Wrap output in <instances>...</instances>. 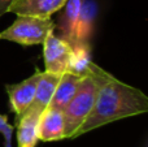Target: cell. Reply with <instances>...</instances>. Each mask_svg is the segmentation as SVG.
Listing matches in <instances>:
<instances>
[{"instance_id": "16", "label": "cell", "mask_w": 148, "mask_h": 147, "mask_svg": "<svg viewBox=\"0 0 148 147\" xmlns=\"http://www.w3.org/2000/svg\"><path fill=\"white\" fill-rule=\"evenodd\" d=\"M4 147H13V145H12V138H5Z\"/></svg>"}, {"instance_id": "15", "label": "cell", "mask_w": 148, "mask_h": 147, "mask_svg": "<svg viewBox=\"0 0 148 147\" xmlns=\"http://www.w3.org/2000/svg\"><path fill=\"white\" fill-rule=\"evenodd\" d=\"M13 3H14V0H0V17L9 12Z\"/></svg>"}, {"instance_id": "2", "label": "cell", "mask_w": 148, "mask_h": 147, "mask_svg": "<svg viewBox=\"0 0 148 147\" xmlns=\"http://www.w3.org/2000/svg\"><path fill=\"white\" fill-rule=\"evenodd\" d=\"M103 72L104 69L92 63L90 73L82 78L75 94L62 109L65 121V138H73L75 132L92 111Z\"/></svg>"}, {"instance_id": "6", "label": "cell", "mask_w": 148, "mask_h": 147, "mask_svg": "<svg viewBox=\"0 0 148 147\" xmlns=\"http://www.w3.org/2000/svg\"><path fill=\"white\" fill-rule=\"evenodd\" d=\"M38 138L43 142L64 139L65 121L62 111L47 107L42 112L38 122Z\"/></svg>"}, {"instance_id": "9", "label": "cell", "mask_w": 148, "mask_h": 147, "mask_svg": "<svg viewBox=\"0 0 148 147\" xmlns=\"http://www.w3.org/2000/svg\"><path fill=\"white\" fill-rule=\"evenodd\" d=\"M97 14V7L94 0H83L81 12L77 18L73 31V42L88 43L94 31L95 18Z\"/></svg>"}, {"instance_id": "3", "label": "cell", "mask_w": 148, "mask_h": 147, "mask_svg": "<svg viewBox=\"0 0 148 147\" xmlns=\"http://www.w3.org/2000/svg\"><path fill=\"white\" fill-rule=\"evenodd\" d=\"M55 27L56 25L51 17L17 16L14 22L0 33V39L21 46H36L43 43L47 36L53 33Z\"/></svg>"}, {"instance_id": "10", "label": "cell", "mask_w": 148, "mask_h": 147, "mask_svg": "<svg viewBox=\"0 0 148 147\" xmlns=\"http://www.w3.org/2000/svg\"><path fill=\"white\" fill-rule=\"evenodd\" d=\"M60 77L61 76H59V74L42 72L39 81H38V85H36L34 100L27 109H34V111L42 113L49 106V103H51V99L53 96L55 90H56V86L60 81Z\"/></svg>"}, {"instance_id": "12", "label": "cell", "mask_w": 148, "mask_h": 147, "mask_svg": "<svg viewBox=\"0 0 148 147\" xmlns=\"http://www.w3.org/2000/svg\"><path fill=\"white\" fill-rule=\"evenodd\" d=\"M83 0H66L65 4L62 5L61 13L59 16V21H57V27L60 31V36L68 41L70 44L73 43V31L74 26H75L77 18L81 12Z\"/></svg>"}, {"instance_id": "4", "label": "cell", "mask_w": 148, "mask_h": 147, "mask_svg": "<svg viewBox=\"0 0 148 147\" xmlns=\"http://www.w3.org/2000/svg\"><path fill=\"white\" fill-rule=\"evenodd\" d=\"M43 60H44V72L52 74H64L68 72L72 44L61 36L49 34L43 42Z\"/></svg>"}, {"instance_id": "1", "label": "cell", "mask_w": 148, "mask_h": 147, "mask_svg": "<svg viewBox=\"0 0 148 147\" xmlns=\"http://www.w3.org/2000/svg\"><path fill=\"white\" fill-rule=\"evenodd\" d=\"M148 112V98L139 89L133 87L103 72L95 104L88 117L79 126L73 138L81 137L94 129L121 119Z\"/></svg>"}, {"instance_id": "14", "label": "cell", "mask_w": 148, "mask_h": 147, "mask_svg": "<svg viewBox=\"0 0 148 147\" xmlns=\"http://www.w3.org/2000/svg\"><path fill=\"white\" fill-rule=\"evenodd\" d=\"M0 133L4 135V139L13 137V125L8 122V117L5 115H0Z\"/></svg>"}, {"instance_id": "5", "label": "cell", "mask_w": 148, "mask_h": 147, "mask_svg": "<svg viewBox=\"0 0 148 147\" xmlns=\"http://www.w3.org/2000/svg\"><path fill=\"white\" fill-rule=\"evenodd\" d=\"M40 74L42 72L39 69H36L34 74H31L29 78L23 80L22 82L5 86L8 98H9L10 109L16 115V121L25 113L26 109L33 103L36 91V85H38Z\"/></svg>"}, {"instance_id": "8", "label": "cell", "mask_w": 148, "mask_h": 147, "mask_svg": "<svg viewBox=\"0 0 148 147\" xmlns=\"http://www.w3.org/2000/svg\"><path fill=\"white\" fill-rule=\"evenodd\" d=\"M40 112L26 109L16 121L17 126V147H35L38 143V122Z\"/></svg>"}, {"instance_id": "11", "label": "cell", "mask_w": 148, "mask_h": 147, "mask_svg": "<svg viewBox=\"0 0 148 147\" xmlns=\"http://www.w3.org/2000/svg\"><path fill=\"white\" fill-rule=\"evenodd\" d=\"M82 78L83 77L73 74L70 72H65L64 74H61L48 107L62 111L66 107V104L70 102V99L73 98V95L75 94Z\"/></svg>"}, {"instance_id": "7", "label": "cell", "mask_w": 148, "mask_h": 147, "mask_svg": "<svg viewBox=\"0 0 148 147\" xmlns=\"http://www.w3.org/2000/svg\"><path fill=\"white\" fill-rule=\"evenodd\" d=\"M66 0H14L9 12L17 16L51 17L60 12Z\"/></svg>"}, {"instance_id": "13", "label": "cell", "mask_w": 148, "mask_h": 147, "mask_svg": "<svg viewBox=\"0 0 148 147\" xmlns=\"http://www.w3.org/2000/svg\"><path fill=\"white\" fill-rule=\"evenodd\" d=\"M91 47L90 43L84 42H73L72 43V54H70L68 72L73 74L84 77L90 73L91 68Z\"/></svg>"}]
</instances>
